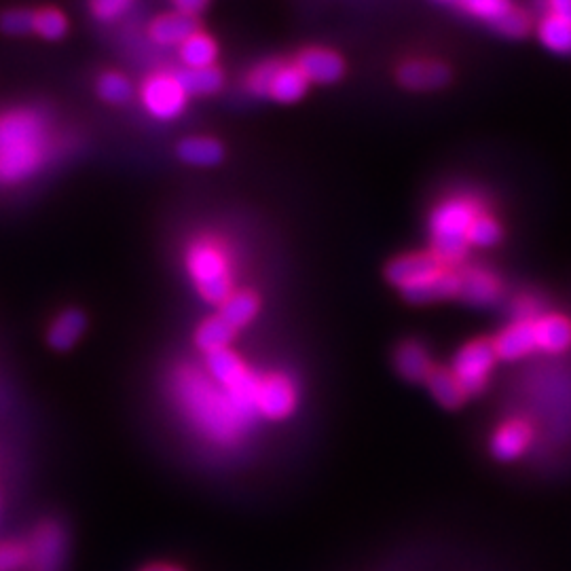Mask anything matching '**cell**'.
Masks as SVG:
<instances>
[{"instance_id":"cell-11","label":"cell","mask_w":571,"mask_h":571,"mask_svg":"<svg viewBox=\"0 0 571 571\" xmlns=\"http://www.w3.org/2000/svg\"><path fill=\"white\" fill-rule=\"evenodd\" d=\"M538 347L536 320H519L502 330L493 341L495 356L502 360H519Z\"/></svg>"},{"instance_id":"cell-39","label":"cell","mask_w":571,"mask_h":571,"mask_svg":"<svg viewBox=\"0 0 571 571\" xmlns=\"http://www.w3.org/2000/svg\"><path fill=\"white\" fill-rule=\"evenodd\" d=\"M144 571H165V567H149V569H144Z\"/></svg>"},{"instance_id":"cell-15","label":"cell","mask_w":571,"mask_h":571,"mask_svg":"<svg viewBox=\"0 0 571 571\" xmlns=\"http://www.w3.org/2000/svg\"><path fill=\"white\" fill-rule=\"evenodd\" d=\"M531 432L521 421H510L497 430L491 438V451L497 459L502 462H510V459H517L525 449L529 447Z\"/></svg>"},{"instance_id":"cell-12","label":"cell","mask_w":571,"mask_h":571,"mask_svg":"<svg viewBox=\"0 0 571 571\" xmlns=\"http://www.w3.org/2000/svg\"><path fill=\"white\" fill-rule=\"evenodd\" d=\"M400 290L402 297L411 303H432L459 297V275L451 273L449 269H442L440 273H434L430 278L404 286Z\"/></svg>"},{"instance_id":"cell-27","label":"cell","mask_w":571,"mask_h":571,"mask_svg":"<svg viewBox=\"0 0 571 571\" xmlns=\"http://www.w3.org/2000/svg\"><path fill=\"white\" fill-rule=\"evenodd\" d=\"M259 311V299L252 292H235L223 303L218 316L229 322L233 328L246 326Z\"/></svg>"},{"instance_id":"cell-22","label":"cell","mask_w":571,"mask_h":571,"mask_svg":"<svg viewBox=\"0 0 571 571\" xmlns=\"http://www.w3.org/2000/svg\"><path fill=\"white\" fill-rule=\"evenodd\" d=\"M178 157L197 168H210L223 161L225 151L214 138H187L178 146Z\"/></svg>"},{"instance_id":"cell-13","label":"cell","mask_w":571,"mask_h":571,"mask_svg":"<svg viewBox=\"0 0 571 571\" xmlns=\"http://www.w3.org/2000/svg\"><path fill=\"white\" fill-rule=\"evenodd\" d=\"M195 32H197L195 17L178 11L155 17L153 24L149 26L151 39L163 47H172V45L180 47L184 41L191 39Z\"/></svg>"},{"instance_id":"cell-17","label":"cell","mask_w":571,"mask_h":571,"mask_svg":"<svg viewBox=\"0 0 571 571\" xmlns=\"http://www.w3.org/2000/svg\"><path fill=\"white\" fill-rule=\"evenodd\" d=\"M307 87L309 81L305 79L297 64H280L278 72H275L273 77L269 96L278 102L292 104L307 94Z\"/></svg>"},{"instance_id":"cell-26","label":"cell","mask_w":571,"mask_h":571,"mask_svg":"<svg viewBox=\"0 0 571 571\" xmlns=\"http://www.w3.org/2000/svg\"><path fill=\"white\" fill-rule=\"evenodd\" d=\"M208 371L216 381L223 383L225 388H231L237 379H242L248 373L244 364L239 362V358L227 347L208 354Z\"/></svg>"},{"instance_id":"cell-40","label":"cell","mask_w":571,"mask_h":571,"mask_svg":"<svg viewBox=\"0 0 571 571\" xmlns=\"http://www.w3.org/2000/svg\"><path fill=\"white\" fill-rule=\"evenodd\" d=\"M440 3H457V0H440Z\"/></svg>"},{"instance_id":"cell-38","label":"cell","mask_w":571,"mask_h":571,"mask_svg":"<svg viewBox=\"0 0 571 571\" xmlns=\"http://www.w3.org/2000/svg\"><path fill=\"white\" fill-rule=\"evenodd\" d=\"M174 5L178 9V13L195 17L197 13H201L208 7V0H174Z\"/></svg>"},{"instance_id":"cell-14","label":"cell","mask_w":571,"mask_h":571,"mask_svg":"<svg viewBox=\"0 0 571 571\" xmlns=\"http://www.w3.org/2000/svg\"><path fill=\"white\" fill-rule=\"evenodd\" d=\"M256 409L271 419H282L294 409V390L284 377H271L261 383Z\"/></svg>"},{"instance_id":"cell-1","label":"cell","mask_w":571,"mask_h":571,"mask_svg":"<svg viewBox=\"0 0 571 571\" xmlns=\"http://www.w3.org/2000/svg\"><path fill=\"white\" fill-rule=\"evenodd\" d=\"M51 127L39 110H11L0 117V182L32 178L49 155Z\"/></svg>"},{"instance_id":"cell-10","label":"cell","mask_w":571,"mask_h":571,"mask_svg":"<svg viewBox=\"0 0 571 571\" xmlns=\"http://www.w3.org/2000/svg\"><path fill=\"white\" fill-rule=\"evenodd\" d=\"M309 83H337L345 75V62L339 53L330 49H305L297 62Z\"/></svg>"},{"instance_id":"cell-18","label":"cell","mask_w":571,"mask_h":571,"mask_svg":"<svg viewBox=\"0 0 571 571\" xmlns=\"http://www.w3.org/2000/svg\"><path fill=\"white\" fill-rule=\"evenodd\" d=\"M85 326H87V320L79 309H66L51 324L49 337H47L49 345L53 349H58V352H66V349H70L81 339V335L85 333Z\"/></svg>"},{"instance_id":"cell-24","label":"cell","mask_w":571,"mask_h":571,"mask_svg":"<svg viewBox=\"0 0 571 571\" xmlns=\"http://www.w3.org/2000/svg\"><path fill=\"white\" fill-rule=\"evenodd\" d=\"M538 36L546 49L555 53H571V22L563 20V17L546 15L538 24Z\"/></svg>"},{"instance_id":"cell-36","label":"cell","mask_w":571,"mask_h":571,"mask_svg":"<svg viewBox=\"0 0 571 571\" xmlns=\"http://www.w3.org/2000/svg\"><path fill=\"white\" fill-rule=\"evenodd\" d=\"M28 561V552L20 546H0V571H20Z\"/></svg>"},{"instance_id":"cell-35","label":"cell","mask_w":571,"mask_h":571,"mask_svg":"<svg viewBox=\"0 0 571 571\" xmlns=\"http://www.w3.org/2000/svg\"><path fill=\"white\" fill-rule=\"evenodd\" d=\"M280 62H265L261 66H256L250 77H248V87L252 89V94L256 96H269V89L273 83L275 72H278Z\"/></svg>"},{"instance_id":"cell-20","label":"cell","mask_w":571,"mask_h":571,"mask_svg":"<svg viewBox=\"0 0 571 571\" xmlns=\"http://www.w3.org/2000/svg\"><path fill=\"white\" fill-rule=\"evenodd\" d=\"M538 347L548 354H561L571 345V324L561 316H542L536 320Z\"/></svg>"},{"instance_id":"cell-23","label":"cell","mask_w":571,"mask_h":571,"mask_svg":"<svg viewBox=\"0 0 571 571\" xmlns=\"http://www.w3.org/2000/svg\"><path fill=\"white\" fill-rule=\"evenodd\" d=\"M216 53V43L204 32H195L191 39L180 45V60L191 70L212 68L216 62Z\"/></svg>"},{"instance_id":"cell-32","label":"cell","mask_w":571,"mask_h":571,"mask_svg":"<svg viewBox=\"0 0 571 571\" xmlns=\"http://www.w3.org/2000/svg\"><path fill=\"white\" fill-rule=\"evenodd\" d=\"M34 32L43 36L47 41H58L64 39V34L68 32V20L55 9H45L39 11L34 17Z\"/></svg>"},{"instance_id":"cell-33","label":"cell","mask_w":571,"mask_h":571,"mask_svg":"<svg viewBox=\"0 0 571 571\" xmlns=\"http://www.w3.org/2000/svg\"><path fill=\"white\" fill-rule=\"evenodd\" d=\"M36 13L28 9H11L0 15V30L9 36H24L34 32Z\"/></svg>"},{"instance_id":"cell-6","label":"cell","mask_w":571,"mask_h":571,"mask_svg":"<svg viewBox=\"0 0 571 571\" xmlns=\"http://www.w3.org/2000/svg\"><path fill=\"white\" fill-rule=\"evenodd\" d=\"M140 98L144 108L149 110L155 119L172 121L184 113L189 96L184 94L176 75H153L144 81Z\"/></svg>"},{"instance_id":"cell-4","label":"cell","mask_w":571,"mask_h":571,"mask_svg":"<svg viewBox=\"0 0 571 571\" xmlns=\"http://www.w3.org/2000/svg\"><path fill=\"white\" fill-rule=\"evenodd\" d=\"M187 265L201 297L210 303H225L231 297L229 263L225 252L214 242H197L187 254Z\"/></svg>"},{"instance_id":"cell-30","label":"cell","mask_w":571,"mask_h":571,"mask_svg":"<svg viewBox=\"0 0 571 571\" xmlns=\"http://www.w3.org/2000/svg\"><path fill=\"white\" fill-rule=\"evenodd\" d=\"M98 94L108 104H127L134 96V87L130 79L123 77L121 72H106L98 81Z\"/></svg>"},{"instance_id":"cell-19","label":"cell","mask_w":571,"mask_h":571,"mask_svg":"<svg viewBox=\"0 0 571 571\" xmlns=\"http://www.w3.org/2000/svg\"><path fill=\"white\" fill-rule=\"evenodd\" d=\"M176 79L187 96H212L225 85V75L216 66L197 70L184 68L176 72Z\"/></svg>"},{"instance_id":"cell-34","label":"cell","mask_w":571,"mask_h":571,"mask_svg":"<svg viewBox=\"0 0 571 571\" xmlns=\"http://www.w3.org/2000/svg\"><path fill=\"white\" fill-rule=\"evenodd\" d=\"M134 0H89L91 13L100 22H115L132 9Z\"/></svg>"},{"instance_id":"cell-25","label":"cell","mask_w":571,"mask_h":571,"mask_svg":"<svg viewBox=\"0 0 571 571\" xmlns=\"http://www.w3.org/2000/svg\"><path fill=\"white\" fill-rule=\"evenodd\" d=\"M428 388L434 394V398L447 409H455L459 404L464 402L466 392L462 390V385L455 379V375L451 371H442V368H434L430 373Z\"/></svg>"},{"instance_id":"cell-2","label":"cell","mask_w":571,"mask_h":571,"mask_svg":"<svg viewBox=\"0 0 571 571\" xmlns=\"http://www.w3.org/2000/svg\"><path fill=\"white\" fill-rule=\"evenodd\" d=\"M180 398L187 404L191 417L210 436L220 440H231L242 430L252 415L244 413L233 402L229 392L225 396L214 392L201 375L189 373L180 379Z\"/></svg>"},{"instance_id":"cell-21","label":"cell","mask_w":571,"mask_h":571,"mask_svg":"<svg viewBox=\"0 0 571 571\" xmlns=\"http://www.w3.org/2000/svg\"><path fill=\"white\" fill-rule=\"evenodd\" d=\"M396 368L398 373L409 381H423L434 371L430 354L419 343H404L398 347Z\"/></svg>"},{"instance_id":"cell-16","label":"cell","mask_w":571,"mask_h":571,"mask_svg":"<svg viewBox=\"0 0 571 571\" xmlns=\"http://www.w3.org/2000/svg\"><path fill=\"white\" fill-rule=\"evenodd\" d=\"M459 297L472 305H489L500 297V284L483 269H468L459 275Z\"/></svg>"},{"instance_id":"cell-31","label":"cell","mask_w":571,"mask_h":571,"mask_svg":"<svg viewBox=\"0 0 571 571\" xmlns=\"http://www.w3.org/2000/svg\"><path fill=\"white\" fill-rule=\"evenodd\" d=\"M502 239V227L489 214H478L468 231V244L474 248H491Z\"/></svg>"},{"instance_id":"cell-7","label":"cell","mask_w":571,"mask_h":571,"mask_svg":"<svg viewBox=\"0 0 571 571\" xmlns=\"http://www.w3.org/2000/svg\"><path fill=\"white\" fill-rule=\"evenodd\" d=\"M66 557V536L64 531L47 523L34 533L28 552V571H62Z\"/></svg>"},{"instance_id":"cell-5","label":"cell","mask_w":571,"mask_h":571,"mask_svg":"<svg viewBox=\"0 0 571 571\" xmlns=\"http://www.w3.org/2000/svg\"><path fill=\"white\" fill-rule=\"evenodd\" d=\"M495 360L497 356H495L493 343H487V341H474L459 349L453 360L451 373L455 375L459 385H462L466 396L478 394L485 388V383L493 371Z\"/></svg>"},{"instance_id":"cell-8","label":"cell","mask_w":571,"mask_h":571,"mask_svg":"<svg viewBox=\"0 0 571 571\" xmlns=\"http://www.w3.org/2000/svg\"><path fill=\"white\" fill-rule=\"evenodd\" d=\"M449 79V66L438 60H409L398 68V83L413 91L440 89L449 83Z\"/></svg>"},{"instance_id":"cell-28","label":"cell","mask_w":571,"mask_h":571,"mask_svg":"<svg viewBox=\"0 0 571 571\" xmlns=\"http://www.w3.org/2000/svg\"><path fill=\"white\" fill-rule=\"evenodd\" d=\"M233 335H235V328L220 316H214L199 326L195 341L199 349H204L206 354H210V352H216V349H225L231 343Z\"/></svg>"},{"instance_id":"cell-41","label":"cell","mask_w":571,"mask_h":571,"mask_svg":"<svg viewBox=\"0 0 571 571\" xmlns=\"http://www.w3.org/2000/svg\"><path fill=\"white\" fill-rule=\"evenodd\" d=\"M165 571H178V569H168V567H165Z\"/></svg>"},{"instance_id":"cell-9","label":"cell","mask_w":571,"mask_h":571,"mask_svg":"<svg viewBox=\"0 0 571 571\" xmlns=\"http://www.w3.org/2000/svg\"><path fill=\"white\" fill-rule=\"evenodd\" d=\"M442 269H447V265L438 261L432 252H423V254H407V256H400V259L392 261L388 265V280L398 286H411L415 282H421L430 278L434 273H440Z\"/></svg>"},{"instance_id":"cell-29","label":"cell","mask_w":571,"mask_h":571,"mask_svg":"<svg viewBox=\"0 0 571 571\" xmlns=\"http://www.w3.org/2000/svg\"><path fill=\"white\" fill-rule=\"evenodd\" d=\"M457 5L468 15L491 24L493 28L514 9L512 0H457Z\"/></svg>"},{"instance_id":"cell-37","label":"cell","mask_w":571,"mask_h":571,"mask_svg":"<svg viewBox=\"0 0 571 571\" xmlns=\"http://www.w3.org/2000/svg\"><path fill=\"white\" fill-rule=\"evenodd\" d=\"M546 15L563 17V20L571 22V0H540Z\"/></svg>"},{"instance_id":"cell-3","label":"cell","mask_w":571,"mask_h":571,"mask_svg":"<svg viewBox=\"0 0 571 571\" xmlns=\"http://www.w3.org/2000/svg\"><path fill=\"white\" fill-rule=\"evenodd\" d=\"M481 208L470 197H449L434 208L430 216L432 254L445 265L459 263L466 256L468 231Z\"/></svg>"}]
</instances>
